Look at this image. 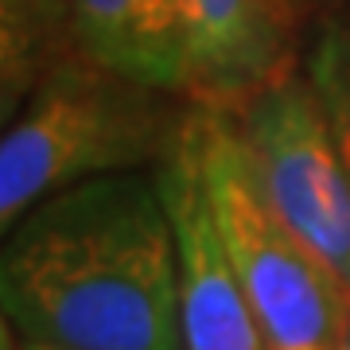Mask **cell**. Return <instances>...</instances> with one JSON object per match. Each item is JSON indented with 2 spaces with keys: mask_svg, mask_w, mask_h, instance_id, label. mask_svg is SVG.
<instances>
[{
  "mask_svg": "<svg viewBox=\"0 0 350 350\" xmlns=\"http://www.w3.org/2000/svg\"><path fill=\"white\" fill-rule=\"evenodd\" d=\"M27 8L43 20V24H55L59 16H66L70 12V0H24Z\"/></svg>",
  "mask_w": 350,
  "mask_h": 350,
  "instance_id": "obj_11",
  "label": "cell"
},
{
  "mask_svg": "<svg viewBox=\"0 0 350 350\" xmlns=\"http://www.w3.org/2000/svg\"><path fill=\"white\" fill-rule=\"evenodd\" d=\"M20 331H16V323L8 319V312L0 308V350H20Z\"/></svg>",
  "mask_w": 350,
  "mask_h": 350,
  "instance_id": "obj_12",
  "label": "cell"
},
{
  "mask_svg": "<svg viewBox=\"0 0 350 350\" xmlns=\"http://www.w3.org/2000/svg\"><path fill=\"white\" fill-rule=\"evenodd\" d=\"M342 350H350V312H347V327H342Z\"/></svg>",
  "mask_w": 350,
  "mask_h": 350,
  "instance_id": "obj_14",
  "label": "cell"
},
{
  "mask_svg": "<svg viewBox=\"0 0 350 350\" xmlns=\"http://www.w3.org/2000/svg\"><path fill=\"white\" fill-rule=\"evenodd\" d=\"M156 191L175 238L179 319L187 350H265V331L241 288L202 179L195 117L179 121L156 160Z\"/></svg>",
  "mask_w": 350,
  "mask_h": 350,
  "instance_id": "obj_5",
  "label": "cell"
},
{
  "mask_svg": "<svg viewBox=\"0 0 350 350\" xmlns=\"http://www.w3.org/2000/svg\"><path fill=\"white\" fill-rule=\"evenodd\" d=\"M39 27L24 0H0V90L39 78Z\"/></svg>",
  "mask_w": 350,
  "mask_h": 350,
  "instance_id": "obj_9",
  "label": "cell"
},
{
  "mask_svg": "<svg viewBox=\"0 0 350 350\" xmlns=\"http://www.w3.org/2000/svg\"><path fill=\"white\" fill-rule=\"evenodd\" d=\"M288 230L350 292V167L304 75H273L234 121Z\"/></svg>",
  "mask_w": 350,
  "mask_h": 350,
  "instance_id": "obj_4",
  "label": "cell"
},
{
  "mask_svg": "<svg viewBox=\"0 0 350 350\" xmlns=\"http://www.w3.org/2000/svg\"><path fill=\"white\" fill-rule=\"evenodd\" d=\"M82 59L156 94L191 90V51L175 0H70Z\"/></svg>",
  "mask_w": 350,
  "mask_h": 350,
  "instance_id": "obj_6",
  "label": "cell"
},
{
  "mask_svg": "<svg viewBox=\"0 0 350 350\" xmlns=\"http://www.w3.org/2000/svg\"><path fill=\"white\" fill-rule=\"evenodd\" d=\"M0 308L20 338L66 350H187L172 222L144 172L51 195L0 241Z\"/></svg>",
  "mask_w": 350,
  "mask_h": 350,
  "instance_id": "obj_1",
  "label": "cell"
},
{
  "mask_svg": "<svg viewBox=\"0 0 350 350\" xmlns=\"http://www.w3.org/2000/svg\"><path fill=\"white\" fill-rule=\"evenodd\" d=\"M20 350H66V347H51V342H20Z\"/></svg>",
  "mask_w": 350,
  "mask_h": 350,
  "instance_id": "obj_13",
  "label": "cell"
},
{
  "mask_svg": "<svg viewBox=\"0 0 350 350\" xmlns=\"http://www.w3.org/2000/svg\"><path fill=\"white\" fill-rule=\"evenodd\" d=\"M304 78L312 82L323 117L350 167V27H327L308 55Z\"/></svg>",
  "mask_w": 350,
  "mask_h": 350,
  "instance_id": "obj_8",
  "label": "cell"
},
{
  "mask_svg": "<svg viewBox=\"0 0 350 350\" xmlns=\"http://www.w3.org/2000/svg\"><path fill=\"white\" fill-rule=\"evenodd\" d=\"M191 51V90L250 98L280 75L288 12L280 0H175Z\"/></svg>",
  "mask_w": 350,
  "mask_h": 350,
  "instance_id": "obj_7",
  "label": "cell"
},
{
  "mask_svg": "<svg viewBox=\"0 0 350 350\" xmlns=\"http://www.w3.org/2000/svg\"><path fill=\"white\" fill-rule=\"evenodd\" d=\"M202 179L265 350H342L350 292L276 214L238 125L195 113Z\"/></svg>",
  "mask_w": 350,
  "mask_h": 350,
  "instance_id": "obj_3",
  "label": "cell"
},
{
  "mask_svg": "<svg viewBox=\"0 0 350 350\" xmlns=\"http://www.w3.org/2000/svg\"><path fill=\"white\" fill-rule=\"evenodd\" d=\"M280 4H284V12H288V8H292V4H296V0H280Z\"/></svg>",
  "mask_w": 350,
  "mask_h": 350,
  "instance_id": "obj_15",
  "label": "cell"
},
{
  "mask_svg": "<svg viewBox=\"0 0 350 350\" xmlns=\"http://www.w3.org/2000/svg\"><path fill=\"white\" fill-rule=\"evenodd\" d=\"M152 98L156 90L133 86L90 59L36 78L24 109L0 133V241L51 195L160 160L175 125H163Z\"/></svg>",
  "mask_w": 350,
  "mask_h": 350,
  "instance_id": "obj_2",
  "label": "cell"
},
{
  "mask_svg": "<svg viewBox=\"0 0 350 350\" xmlns=\"http://www.w3.org/2000/svg\"><path fill=\"white\" fill-rule=\"evenodd\" d=\"M31 86H36V82H20V86H4V90H0V133L12 125L16 113L24 109V101H27V94H31Z\"/></svg>",
  "mask_w": 350,
  "mask_h": 350,
  "instance_id": "obj_10",
  "label": "cell"
}]
</instances>
